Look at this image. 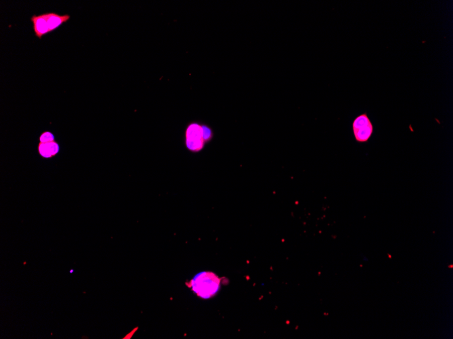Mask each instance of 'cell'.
I'll return each mask as SVG.
<instances>
[{"label":"cell","instance_id":"4","mask_svg":"<svg viewBox=\"0 0 453 339\" xmlns=\"http://www.w3.org/2000/svg\"><path fill=\"white\" fill-rule=\"evenodd\" d=\"M31 21L33 23L35 35L39 40H41L46 35L50 34L46 13L40 15L33 16L31 17Z\"/></svg>","mask_w":453,"mask_h":339},{"label":"cell","instance_id":"1","mask_svg":"<svg viewBox=\"0 0 453 339\" xmlns=\"http://www.w3.org/2000/svg\"><path fill=\"white\" fill-rule=\"evenodd\" d=\"M213 132L207 125L197 122L189 123L185 128L184 142L187 151L199 153L211 141Z\"/></svg>","mask_w":453,"mask_h":339},{"label":"cell","instance_id":"2","mask_svg":"<svg viewBox=\"0 0 453 339\" xmlns=\"http://www.w3.org/2000/svg\"><path fill=\"white\" fill-rule=\"evenodd\" d=\"M221 279L213 272H203L197 274L187 284L199 297L209 299L215 296L219 291Z\"/></svg>","mask_w":453,"mask_h":339},{"label":"cell","instance_id":"8","mask_svg":"<svg viewBox=\"0 0 453 339\" xmlns=\"http://www.w3.org/2000/svg\"><path fill=\"white\" fill-rule=\"evenodd\" d=\"M73 271H74L73 270H71V271H70V273H71V274H72V273L73 272Z\"/></svg>","mask_w":453,"mask_h":339},{"label":"cell","instance_id":"5","mask_svg":"<svg viewBox=\"0 0 453 339\" xmlns=\"http://www.w3.org/2000/svg\"><path fill=\"white\" fill-rule=\"evenodd\" d=\"M46 16L50 33L53 32L64 23L68 22L71 18L69 15H59L55 13H47Z\"/></svg>","mask_w":453,"mask_h":339},{"label":"cell","instance_id":"6","mask_svg":"<svg viewBox=\"0 0 453 339\" xmlns=\"http://www.w3.org/2000/svg\"><path fill=\"white\" fill-rule=\"evenodd\" d=\"M59 144L55 141L42 143L38 145V151L40 155L44 158H51L59 153Z\"/></svg>","mask_w":453,"mask_h":339},{"label":"cell","instance_id":"3","mask_svg":"<svg viewBox=\"0 0 453 339\" xmlns=\"http://www.w3.org/2000/svg\"><path fill=\"white\" fill-rule=\"evenodd\" d=\"M352 127L355 139L360 143L368 142L373 133V125L366 113L357 117L353 121Z\"/></svg>","mask_w":453,"mask_h":339},{"label":"cell","instance_id":"7","mask_svg":"<svg viewBox=\"0 0 453 339\" xmlns=\"http://www.w3.org/2000/svg\"><path fill=\"white\" fill-rule=\"evenodd\" d=\"M40 141L42 143H48V142L54 141V136L50 132H44L41 134Z\"/></svg>","mask_w":453,"mask_h":339}]
</instances>
